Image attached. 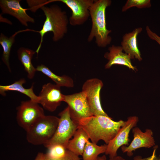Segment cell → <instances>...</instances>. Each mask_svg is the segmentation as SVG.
Segmentation results:
<instances>
[{"label": "cell", "instance_id": "83f0119b", "mask_svg": "<svg viewBox=\"0 0 160 160\" xmlns=\"http://www.w3.org/2000/svg\"><path fill=\"white\" fill-rule=\"evenodd\" d=\"M97 160H128L124 158L121 156H117L112 158H109L108 159L105 155H103L101 156H99Z\"/></svg>", "mask_w": 160, "mask_h": 160}, {"label": "cell", "instance_id": "3957f363", "mask_svg": "<svg viewBox=\"0 0 160 160\" xmlns=\"http://www.w3.org/2000/svg\"><path fill=\"white\" fill-rule=\"evenodd\" d=\"M40 8L46 16L42 28L38 31L41 36V41L36 51L38 54L41 46L45 34L49 32L53 33V40L57 41L62 39L68 31L69 20L66 12L62 10L57 5L54 4L49 7L43 6Z\"/></svg>", "mask_w": 160, "mask_h": 160}, {"label": "cell", "instance_id": "ac0fdd59", "mask_svg": "<svg viewBox=\"0 0 160 160\" xmlns=\"http://www.w3.org/2000/svg\"><path fill=\"white\" fill-rule=\"evenodd\" d=\"M36 52L24 47L19 48L17 51L18 58L23 66L25 71L27 73V77L32 79L34 76L36 69L33 65L31 60Z\"/></svg>", "mask_w": 160, "mask_h": 160}, {"label": "cell", "instance_id": "ba28073f", "mask_svg": "<svg viewBox=\"0 0 160 160\" xmlns=\"http://www.w3.org/2000/svg\"><path fill=\"white\" fill-rule=\"evenodd\" d=\"M103 86L101 80L94 78L86 80L82 87V91L86 95L93 116H108L103 109L100 103V91Z\"/></svg>", "mask_w": 160, "mask_h": 160}, {"label": "cell", "instance_id": "e0dca14e", "mask_svg": "<svg viewBox=\"0 0 160 160\" xmlns=\"http://www.w3.org/2000/svg\"><path fill=\"white\" fill-rule=\"evenodd\" d=\"M73 137L69 141L66 149L79 156H82L89 138L85 131L79 127Z\"/></svg>", "mask_w": 160, "mask_h": 160}, {"label": "cell", "instance_id": "44dd1931", "mask_svg": "<svg viewBox=\"0 0 160 160\" xmlns=\"http://www.w3.org/2000/svg\"><path fill=\"white\" fill-rule=\"evenodd\" d=\"M107 147L106 144L98 145L89 140L82 153V160H97L100 154L105 153Z\"/></svg>", "mask_w": 160, "mask_h": 160}, {"label": "cell", "instance_id": "8fae6325", "mask_svg": "<svg viewBox=\"0 0 160 160\" xmlns=\"http://www.w3.org/2000/svg\"><path fill=\"white\" fill-rule=\"evenodd\" d=\"M64 95L61 92L60 87L48 83L43 85L39 94V104L43 109L52 112L63 101Z\"/></svg>", "mask_w": 160, "mask_h": 160}, {"label": "cell", "instance_id": "7402d4cb", "mask_svg": "<svg viewBox=\"0 0 160 160\" xmlns=\"http://www.w3.org/2000/svg\"><path fill=\"white\" fill-rule=\"evenodd\" d=\"M47 153L44 154V158L50 159H56L61 158L65 154L67 149L60 145H55L47 148Z\"/></svg>", "mask_w": 160, "mask_h": 160}, {"label": "cell", "instance_id": "ffe728a7", "mask_svg": "<svg viewBox=\"0 0 160 160\" xmlns=\"http://www.w3.org/2000/svg\"><path fill=\"white\" fill-rule=\"evenodd\" d=\"M37 71L41 72L50 78L59 86L72 87L74 86L73 79L65 75L59 76L52 72L47 67L43 64L38 65L36 68Z\"/></svg>", "mask_w": 160, "mask_h": 160}, {"label": "cell", "instance_id": "cb8c5ba5", "mask_svg": "<svg viewBox=\"0 0 160 160\" xmlns=\"http://www.w3.org/2000/svg\"><path fill=\"white\" fill-rule=\"evenodd\" d=\"M27 3L29 6L30 7L29 9L31 11L35 12L39 8L46 4L47 1L44 0H27Z\"/></svg>", "mask_w": 160, "mask_h": 160}, {"label": "cell", "instance_id": "5b68a950", "mask_svg": "<svg viewBox=\"0 0 160 160\" xmlns=\"http://www.w3.org/2000/svg\"><path fill=\"white\" fill-rule=\"evenodd\" d=\"M59 116V123L54 135L44 145L47 148L55 145H61L66 148L69 141L78 128L79 125L71 118L68 106L61 112Z\"/></svg>", "mask_w": 160, "mask_h": 160}, {"label": "cell", "instance_id": "5bb4252c", "mask_svg": "<svg viewBox=\"0 0 160 160\" xmlns=\"http://www.w3.org/2000/svg\"><path fill=\"white\" fill-rule=\"evenodd\" d=\"M108 49L109 52H106L104 55L105 57L108 60L105 65V68H109L114 65L118 64L126 66L129 69L135 70V68L131 63L130 56L122 52L121 46L113 45Z\"/></svg>", "mask_w": 160, "mask_h": 160}, {"label": "cell", "instance_id": "7a4b0ae2", "mask_svg": "<svg viewBox=\"0 0 160 160\" xmlns=\"http://www.w3.org/2000/svg\"><path fill=\"white\" fill-rule=\"evenodd\" d=\"M111 2L110 0H94L89 8L92 26L87 40L90 42L95 38V42L100 47H105L111 42L109 34L112 31L107 28L105 16L106 9Z\"/></svg>", "mask_w": 160, "mask_h": 160}, {"label": "cell", "instance_id": "603a6c76", "mask_svg": "<svg viewBox=\"0 0 160 160\" xmlns=\"http://www.w3.org/2000/svg\"><path fill=\"white\" fill-rule=\"evenodd\" d=\"M151 6V4L150 0H128L123 7L122 11L125 12L129 8L133 7L142 9L149 8Z\"/></svg>", "mask_w": 160, "mask_h": 160}, {"label": "cell", "instance_id": "4316f807", "mask_svg": "<svg viewBox=\"0 0 160 160\" xmlns=\"http://www.w3.org/2000/svg\"><path fill=\"white\" fill-rule=\"evenodd\" d=\"M154 148L152 155L150 157L144 158L141 157L140 158L141 160H160V155L159 156H157L155 154L156 151L158 148V146H156Z\"/></svg>", "mask_w": 160, "mask_h": 160}, {"label": "cell", "instance_id": "9c48e42d", "mask_svg": "<svg viewBox=\"0 0 160 160\" xmlns=\"http://www.w3.org/2000/svg\"><path fill=\"white\" fill-rule=\"evenodd\" d=\"M94 0H50L47 3L60 1L65 4L71 10L69 22L72 26L83 24L90 16L89 8Z\"/></svg>", "mask_w": 160, "mask_h": 160}, {"label": "cell", "instance_id": "8992f818", "mask_svg": "<svg viewBox=\"0 0 160 160\" xmlns=\"http://www.w3.org/2000/svg\"><path fill=\"white\" fill-rule=\"evenodd\" d=\"M17 110V123L26 131L45 115L43 108L39 103L31 100L22 101Z\"/></svg>", "mask_w": 160, "mask_h": 160}, {"label": "cell", "instance_id": "d6986e66", "mask_svg": "<svg viewBox=\"0 0 160 160\" xmlns=\"http://www.w3.org/2000/svg\"><path fill=\"white\" fill-rule=\"evenodd\" d=\"M28 31H33L34 30L27 29L24 30L19 31L15 32L9 37L6 36L2 33H1L0 44L3 49V53L1 59L10 72H11V69L9 63V57L12 46L15 41V37L18 33L20 32Z\"/></svg>", "mask_w": 160, "mask_h": 160}, {"label": "cell", "instance_id": "52a82bcc", "mask_svg": "<svg viewBox=\"0 0 160 160\" xmlns=\"http://www.w3.org/2000/svg\"><path fill=\"white\" fill-rule=\"evenodd\" d=\"M63 101L67 103L72 120L79 125L81 119L93 116L84 93H78L64 95Z\"/></svg>", "mask_w": 160, "mask_h": 160}, {"label": "cell", "instance_id": "d4e9b609", "mask_svg": "<svg viewBox=\"0 0 160 160\" xmlns=\"http://www.w3.org/2000/svg\"><path fill=\"white\" fill-rule=\"evenodd\" d=\"M43 160H81L79 156L67 149L65 155L63 157L56 159H50L44 158Z\"/></svg>", "mask_w": 160, "mask_h": 160}, {"label": "cell", "instance_id": "30bf717a", "mask_svg": "<svg viewBox=\"0 0 160 160\" xmlns=\"http://www.w3.org/2000/svg\"><path fill=\"white\" fill-rule=\"evenodd\" d=\"M138 121V118L136 116H132L127 118L124 124L107 145L105 153L106 155H109V158L116 156L117 155V152L120 147L129 145V133L131 130L136 126Z\"/></svg>", "mask_w": 160, "mask_h": 160}, {"label": "cell", "instance_id": "6da1fadb", "mask_svg": "<svg viewBox=\"0 0 160 160\" xmlns=\"http://www.w3.org/2000/svg\"><path fill=\"white\" fill-rule=\"evenodd\" d=\"M125 123L122 120L114 121L109 116H92L81 119L79 127L85 131L92 142L97 144L102 140L107 145Z\"/></svg>", "mask_w": 160, "mask_h": 160}, {"label": "cell", "instance_id": "277c9868", "mask_svg": "<svg viewBox=\"0 0 160 160\" xmlns=\"http://www.w3.org/2000/svg\"><path fill=\"white\" fill-rule=\"evenodd\" d=\"M59 121V118L56 116L45 115L26 131L27 141L34 145H44L53 137Z\"/></svg>", "mask_w": 160, "mask_h": 160}, {"label": "cell", "instance_id": "9a60e30c", "mask_svg": "<svg viewBox=\"0 0 160 160\" xmlns=\"http://www.w3.org/2000/svg\"><path fill=\"white\" fill-rule=\"evenodd\" d=\"M142 31V28L138 27L131 32L125 34L121 43L123 50L129 55L131 59L135 58L139 61L142 60V58L138 47L137 37Z\"/></svg>", "mask_w": 160, "mask_h": 160}, {"label": "cell", "instance_id": "4fadbf2b", "mask_svg": "<svg viewBox=\"0 0 160 160\" xmlns=\"http://www.w3.org/2000/svg\"><path fill=\"white\" fill-rule=\"evenodd\" d=\"M20 0H1L0 7L4 14L10 15L17 18L23 25L28 26V22L34 23L35 20L26 13L29 9L23 8Z\"/></svg>", "mask_w": 160, "mask_h": 160}, {"label": "cell", "instance_id": "484cf974", "mask_svg": "<svg viewBox=\"0 0 160 160\" xmlns=\"http://www.w3.org/2000/svg\"><path fill=\"white\" fill-rule=\"evenodd\" d=\"M145 29L148 37L151 39L155 41L160 45V37L151 31L148 26H146Z\"/></svg>", "mask_w": 160, "mask_h": 160}, {"label": "cell", "instance_id": "f1b7e54d", "mask_svg": "<svg viewBox=\"0 0 160 160\" xmlns=\"http://www.w3.org/2000/svg\"><path fill=\"white\" fill-rule=\"evenodd\" d=\"M44 158V153H39L34 160H43Z\"/></svg>", "mask_w": 160, "mask_h": 160}, {"label": "cell", "instance_id": "2e32d148", "mask_svg": "<svg viewBox=\"0 0 160 160\" xmlns=\"http://www.w3.org/2000/svg\"><path fill=\"white\" fill-rule=\"evenodd\" d=\"M26 82L25 80L22 78L10 84L0 85V94L3 96L6 95V92L12 91L19 92L28 97L30 100L39 103V97L33 91V84L29 88H25L23 86Z\"/></svg>", "mask_w": 160, "mask_h": 160}, {"label": "cell", "instance_id": "7c38bea8", "mask_svg": "<svg viewBox=\"0 0 160 160\" xmlns=\"http://www.w3.org/2000/svg\"><path fill=\"white\" fill-rule=\"evenodd\" d=\"M132 130L133 139L128 145H123L121 147L123 153H126L128 156L130 157L133 155V152L138 148H149L155 145L153 132L151 129H147L145 132H143L139 127H135Z\"/></svg>", "mask_w": 160, "mask_h": 160}]
</instances>
